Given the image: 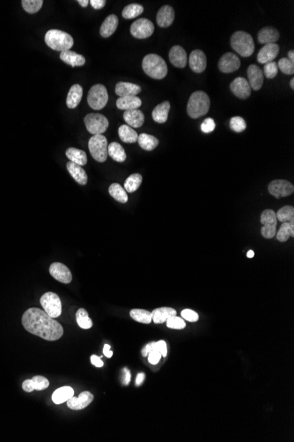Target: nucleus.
I'll list each match as a JSON object with an SVG mask.
<instances>
[{
    "instance_id": "27",
    "label": "nucleus",
    "mask_w": 294,
    "mask_h": 442,
    "mask_svg": "<svg viewBox=\"0 0 294 442\" xmlns=\"http://www.w3.org/2000/svg\"><path fill=\"white\" fill-rule=\"evenodd\" d=\"M66 168L68 169L69 173L73 177V179L79 185L85 186L87 183V175L85 169L81 166L76 164H73L72 162H68L66 164Z\"/></svg>"
},
{
    "instance_id": "42",
    "label": "nucleus",
    "mask_w": 294,
    "mask_h": 442,
    "mask_svg": "<svg viewBox=\"0 0 294 442\" xmlns=\"http://www.w3.org/2000/svg\"><path fill=\"white\" fill-rule=\"evenodd\" d=\"M76 320L80 328L83 329H89L93 327V321L90 319L87 311L84 308H80L76 313Z\"/></svg>"
},
{
    "instance_id": "22",
    "label": "nucleus",
    "mask_w": 294,
    "mask_h": 442,
    "mask_svg": "<svg viewBox=\"0 0 294 442\" xmlns=\"http://www.w3.org/2000/svg\"><path fill=\"white\" fill-rule=\"evenodd\" d=\"M115 91L119 97L137 96L141 92V87L131 82H120L116 85Z\"/></svg>"
},
{
    "instance_id": "47",
    "label": "nucleus",
    "mask_w": 294,
    "mask_h": 442,
    "mask_svg": "<svg viewBox=\"0 0 294 442\" xmlns=\"http://www.w3.org/2000/svg\"><path fill=\"white\" fill-rule=\"evenodd\" d=\"M277 73H278V67L275 61L269 62L267 64H265L263 67V76H265L267 79H274L277 75Z\"/></svg>"
},
{
    "instance_id": "28",
    "label": "nucleus",
    "mask_w": 294,
    "mask_h": 442,
    "mask_svg": "<svg viewBox=\"0 0 294 442\" xmlns=\"http://www.w3.org/2000/svg\"><path fill=\"white\" fill-rule=\"evenodd\" d=\"M83 96V87L75 84L69 90L68 96L66 99V105L69 109H75L81 102Z\"/></svg>"
},
{
    "instance_id": "34",
    "label": "nucleus",
    "mask_w": 294,
    "mask_h": 442,
    "mask_svg": "<svg viewBox=\"0 0 294 442\" xmlns=\"http://www.w3.org/2000/svg\"><path fill=\"white\" fill-rule=\"evenodd\" d=\"M137 142L141 148L145 151L154 150L158 145V139L147 133H141L140 135H138Z\"/></svg>"
},
{
    "instance_id": "44",
    "label": "nucleus",
    "mask_w": 294,
    "mask_h": 442,
    "mask_svg": "<svg viewBox=\"0 0 294 442\" xmlns=\"http://www.w3.org/2000/svg\"><path fill=\"white\" fill-rule=\"evenodd\" d=\"M23 9L28 14H36L39 12L43 5L42 0H22Z\"/></svg>"
},
{
    "instance_id": "40",
    "label": "nucleus",
    "mask_w": 294,
    "mask_h": 442,
    "mask_svg": "<svg viewBox=\"0 0 294 442\" xmlns=\"http://www.w3.org/2000/svg\"><path fill=\"white\" fill-rule=\"evenodd\" d=\"M143 12H144L143 5L139 4H131L125 6L124 9L122 10V15L123 18L131 20L138 17L143 14Z\"/></svg>"
},
{
    "instance_id": "20",
    "label": "nucleus",
    "mask_w": 294,
    "mask_h": 442,
    "mask_svg": "<svg viewBox=\"0 0 294 442\" xmlns=\"http://www.w3.org/2000/svg\"><path fill=\"white\" fill-rule=\"evenodd\" d=\"M249 86L251 89L259 90L263 87V73L259 66L255 64H250L248 69Z\"/></svg>"
},
{
    "instance_id": "49",
    "label": "nucleus",
    "mask_w": 294,
    "mask_h": 442,
    "mask_svg": "<svg viewBox=\"0 0 294 442\" xmlns=\"http://www.w3.org/2000/svg\"><path fill=\"white\" fill-rule=\"evenodd\" d=\"M35 390H43L50 386V381L43 376H35L32 379Z\"/></svg>"
},
{
    "instance_id": "57",
    "label": "nucleus",
    "mask_w": 294,
    "mask_h": 442,
    "mask_svg": "<svg viewBox=\"0 0 294 442\" xmlns=\"http://www.w3.org/2000/svg\"><path fill=\"white\" fill-rule=\"evenodd\" d=\"M91 362L96 367H102L103 365H104V363L100 359V358L95 355H93L91 357Z\"/></svg>"
},
{
    "instance_id": "29",
    "label": "nucleus",
    "mask_w": 294,
    "mask_h": 442,
    "mask_svg": "<svg viewBox=\"0 0 294 442\" xmlns=\"http://www.w3.org/2000/svg\"><path fill=\"white\" fill-rule=\"evenodd\" d=\"M142 105V101L137 96H124L119 97L117 101V107L123 110H132L138 109Z\"/></svg>"
},
{
    "instance_id": "41",
    "label": "nucleus",
    "mask_w": 294,
    "mask_h": 442,
    "mask_svg": "<svg viewBox=\"0 0 294 442\" xmlns=\"http://www.w3.org/2000/svg\"><path fill=\"white\" fill-rule=\"evenodd\" d=\"M130 315L132 319L136 320L140 323L149 324L153 321L152 319V313L149 311L143 310V309H133L131 311Z\"/></svg>"
},
{
    "instance_id": "26",
    "label": "nucleus",
    "mask_w": 294,
    "mask_h": 442,
    "mask_svg": "<svg viewBox=\"0 0 294 442\" xmlns=\"http://www.w3.org/2000/svg\"><path fill=\"white\" fill-rule=\"evenodd\" d=\"M118 23H119V21H118L117 15H115V14L109 15L107 18L105 19L104 21L100 26V36L104 38L111 37L114 33L116 32L118 27Z\"/></svg>"
},
{
    "instance_id": "52",
    "label": "nucleus",
    "mask_w": 294,
    "mask_h": 442,
    "mask_svg": "<svg viewBox=\"0 0 294 442\" xmlns=\"http://www.w3.org/2000/svg\"><path fill=\"white\" fill-rule=\"evenodd\" d=\"M154 350L158 351L162 357H166L167 354H168V347H167V343H166V342H164V341L155 342Z\"/></svg>"
},
{
    "instance_id": "12",
    "label": "nucleus",
    "mask_w": 294,
    "mask_h": 442,
    "mask_svg": "<svg viewBox=\"0 0 294 442\" xmlns=\"http://www.w3.org/2000/svg\"><path fill=\"white\" fill-rule=\"evenodd\" d=\"M269 192L276 199L284 198L293 194L294 191V185L285 179H276L270 183L268 187Z\"/></svg>"
},
{
    "instance_id": "53",
    "label": "nucleus",
    "mask_w": 294,
    "mask_h": 442,
    "mask_svg": "<svg viewBox=\"0 0 294 442\" xmlns=\"http://www.w3.org/2000/svg\"><path fill=\"white\" fill-rule=\"evenodd\" d=\"M148 361H149V363H151L152 365H157L159 360H160V358H161V354L158 352V351H156V350H154V351H151L149 354H148Z\"/></svg>"
},
{
    "instance_id": "18",
    "label": "nucleus",
    "mask_w": 294,
    "mask_h": 442,
    "mask_svg": "<svg viewBox=\"0 0 294 442\" xmlns=\"http://www.w3.org/2000/svg\"><path fill=\"white\" fill-rule=\"evenodd\" d=\"M94 401L93 394L88 391L82 392L78 397H72L67 401V406L71 410H83Z\"/></svg>"
},
{
    "instance_id": "25",
    "label": "nucleus",
    "mask_w": 294,
    "mask_h": 442,
    "mask_svg": "<svg viewBox=\"0 0 294 442\" xmlns=\"http://www.w3.org/2000/svg\"><path fill=\"white\" fill-rule=\"evenodd\" d=\"M60 60L64 63L71 65L72 67L75 66H82L86 63V59L82 55L78 54L75 51L72 50H65L60 53Z\"/></svg>"
},
{
    "instance_id": "23",
    "label": "nucleus",
    "mask_w": 294,
    "mask_h": 442,
    "mask_svg": "<svg viewBox=\"0 0 294 442\" xmlns=\"http://www.w3.org/2000/svg\"><path fill=\"white\" fill-rule=\"evenodd\" d=\"M123 119L129 126L138 128L141 127L145 122V115L138 109L125 110Z\"/></svg>"
},
{
    "instance_id": "30",
    "label": "nucleus",
    "mask_w": 294,
    "mask_h": 442,
    "mask_svg": "<svg viewBox=\"0 0 294 442\" xmlns=\"http://www.w3.org/2000/svg\"><path fill=\"white\" fill-rule=\"evenodd\" d=\"M176 315V311L171 307H160L152 312V319L155 324H161Z\"/></svg>"
},
{
    "instance_id": "32",
    "label": "nucleus",
    "mask_w": 294,
    "mask_h": 442,
    "mask_svg": "<svg viewBox=\"0 0 294 442\" xmlns=\"http://www.w3.org/2000/svg\"><path fill=\"white\" fill-rule=\"evenodd\" d=\"M65 155L70 160V162L78 164L81 167L83 165H86L87 163V155L85 151L78 149L75 147H70L65 152Z\"/></svg>"
},
{
    "instance_id": "9",
    "label": "nucleus",
    "mask_w": 294,
    "mask_h": 442,
    "mask_svg": "<svg viewBox=\"0 0 294 442\" xmlns=\"http://www.w3.org/2000/svg\"><path fill=\"white\" fill-rule=\"evenodd\" d=\"M87 131L93 135L102 134L109 127V120L103 115L98 113H90L86 115L84 119Z\"/></svg>"
},
{
    "instance_id": "36",
    "label": "nucleus",
    "mask_w": 294,
    "mask_h": 442,
    "mask_svg": "<svg viewBox=\"0 0 294 442\" xmlns=\"http://www.w3.org/2000/svg\"><path fill=\"white\" fill-rule=\"evenodd\" d=\"M277 240L286 242L290 237H294V219L288 223H282L279 231L276 233Z\"/></svg>"
},
{
    "instance_id": "2",
    "label": "nucleus",
    "mask_w": 294,
    "mask_h": 442,
    "mask_svg": "<svg viewBox=\"0 0 294 442\" xmlns=\"http://www.w3.org/2000/svg\"><path fill=\"white\" fill-rule=\"evenodd\" d=\"M211 106V100L208 95L204 91H196L190 96L187 112L190 118L198 119L208 113Z\"/></svg>"
},
{
    "instance_id": "61",
    "label": "nucleus",
    "mask_w": 294,
    "mask_h": 442,
    "mask_svg": "<svg viewBox=\"0 0 294 442\" xmlns=\"http://www.w3.org/2000/svg\"><path fill=\"white\" fill-rule=\"evenodd\" d=\"M78 3L81 5L82 7H86L89 4V1L88 0H78Z\"/></svg>"
},
{
    "instance_id": "60",
    "label": "nucleus",
    "mask_w": 294,
    "mask_h": 442,
    "mask_svg": "<svg viewBox=\"0 0 294 442\" xmlns=\"http://www.w3.org/2000/svg\"><path fill=\"white\" fill-rule=\"evenodd\" d=\"M144 379H145V374H137V379H136L137 387H138V386H140L141 384H142V383H143V381H144Z\"/></svg>"
},
{
    "instance_id": "7",
    "label": "nucleus",
    "mask_w": 294,
    "mask_h": 442,
    "mask_svg": "<svg viewBox=\"0 0 294 442\" xmlns=\"http://www.w3.org/2000/svg\"><path fill=\"white\" fill-rule=\"evenodd\" d=\"M109 101L107 88L102 84H96L91 87L87 95V103L92 109L100 110L104 108Z\"/></svg>"
},
{
    "instance_id": "17",
    "label": "nucleus",
    "mask_w": 294,
    "mask_h": 442,
    "mask_svg": "<svg viewBox=\"0 0 294 442\" xmlns=\"http://www.w3.org/2000/svg\"><path fill=\"white\" fill-rule=\"evenodd\" d=\"M279 53V45L276 43L265 44L257 54V61L260 64H267L276 59Z\"/></svg>"
},
{
    "instance_id": "35",
    "label": "nucleus",
    "mask_w": 294,
    "mask_h": 442,
    "mask_svg": "<svg viewBox=\"0 0 294 442\" xmlns=\"http://www.w3.org/2000/svg\"><path fill=\"white\" fill-rule=\"evenodd\" d=\"M74 395V391L71 387H63L57 389L52 395V401L56 404H61L68 401Z\"/></svg>"
},
{
    "instance_id": "13",
    "label": "nucleus",
    "mask_w": 294,
    "mask_h": 442,
    "mask_svg": "<svg viewBox=\"0 0 294 442\" xmlns=\"http://www.w3.org/2000/svg\"><path fill=\"white\" fill-rule=\"evenodd\" d=\"M240 60L235 53L227 52L223 55L218 61V69L222 73H234L240 68Z\"/></svg>"
},
{
    "instance_id": "8",
    "label": "nucleus",
    "mask_w": 294,
    "mask_h": 442,
    "mask_svg": "<svg viewBox=\"0 0 294 442\" xmlns=\"http://www.w3.org/2000/svg\"><path fill=\"white\" fill-rule=\"evenodd\" d=\"M41 306L47 315L56 319L62 314V302L54 292H46L40 299Z\"/></svg>"
},
{
    "instance_id": "50",
    "label": "nucleus",
    "mask_w": 294,
    "mask_h": 442,
    "mask_svg": "<svg viewBox=\"0 0 294 442\" xmlns=\"http://www.w3.org/2000/svg\"><path fill=\"white\" fill-rule=\"evenodd\" d=\"M215 127H216V124L212 118L205 119L201 125V130L204 133H210V132H213Z\"/></svg>"
},
{
    "instance_id": "64",
    "label": "nucleus",
    "mask_w": 294,
    "mask_h": 442,
    "mask_svg": "<svg viewBox=\"0 0 294 442\" xmlns=\"http://www.w3.org/2000/svg\"><path fill=\"white\" fill-rule=\"evenodd\" d=\"M290 86H291V87H292V88H293V89H294V78H293V79H292V80H291V82H290Z\"/></svg>"
},
{
    "instance_id": "4",
    "label": "nucleus",
    "mask_w": 294,
    "mask_h": 442,
    "mask_svg": "<svg viewBox=\"0 0 294 442\" xmlns=\"http://www.w3.org/2000/svg\"><path fill=\"white\" fill-rule=\"evenodd\" d=\"M44 40L46 44L49 46L50 49L61 52L71 50L74 43L73 37L71 35L59 29L49 30L46 33Z\"/></svg>"
},
{
    "instance_id": "6",
    "label": "nucleus",
    "mask_w": 294,
    "mask_h": 442,
    "mask_svg": "<svg viewBox=\"0 0 294 442\" xmlns=\"http://www.w3.org/2000/svg\"><path fill=\"white\" fill-rule=\"evenodd\" d=\"M108 140L102 134L93 135L88 142L91 155L99 163H104L108 158Z\"/></svg>"
},
{
    "instance_id": "45",
    "label": "nucleus",
    "mask_w": 294,
    "mask_h": 442,
    "mask_svg": "<svg viewBox=\"0 0 294 442\" xmlns=\"http://www.w3.org/2000/svg\"><path fill=\"white\" fill-rule=\"evenodd\" d=\"M277 67L282 73L287 75H293L294 73V63L286 58H283L278 61Z\"/></svg>"
},
{
    "instance_id": "43",
    "label": "nucleus",
    "mask_w": 294,
    "mask_h": 442,
    "mask_svg": "<svg viewBox=\"0 0 294 442\" xmlns=\"http://www.w3.org/2000/svg\"><path fill=\"white\" fill-rule=\"evenodd\" d=\"M276 215L277 221L281 223H288L294 219V208L292 206H285L277 211Z\"/></svg>"
},
{
    "instance_id": "15",
    "label": "nucleus",
    "mask_w": 294,
    "mask_h": 442,
    "mask_svg": "<svg viewBox=\"0 0 294 442\" xmlns=\"http://www.w3.org/2000/svg\"><path fill=\"white\" fill-rule=\"evenodd\" d=\"M230 89L233 94L240 99H247L251 95V87L249 82L243 77L235 79L230 85Z\"/></svg>"
},
{
    "instance_id": "31",
    "label": "nucleus",
    "mask_w": 294,
    "mask_h": 442,
    "mask_svg": "<svg viewBox=\"0 0 294 442\" xmlns=\"http://www.w3.org/2000/svg\"><path fill=\"white\" fill-rule=\"evenodd\" d=\"M169 110H170L169 102H163L157 105L153 110V119L156 123L163 124L167 122Z\"/></svg>"
},
{
    "instance_id": "16",
    "label": "nucleus",
    "mask_w": 294,
    "mask_h": 442,
    "mask_svg": "<svg viewBox=\"0 0 294 442\" xmlns=\"http://www.w3.org/2000/svg\"><path fill=\"white\" fill-rule=\"evenodd\" d=\"M189 63L191 70L196 73L204 72L207 65L206 56L202 50H195L190 53Z\"/></svg>"
},
{
    "instance_id": "19",
    "label": "nucleus",
    "mask_w": 294,
    "mask_h": 442,
    "mask_svg": "<svg viewBox=\"0 0 294 442\" xmlns=\"http://www.w3.org/2000/svg\"><path fill=\"white\" fill-rule=\"evenodd\" d=\"M169 60L173 65L178 68H184L188 62V57L185 50L179 45L173 46L169 51Z\"/></svg>"
},
{
    "instance_id": "48",
    "label": "nucleus",
    "mask_w": 294,
    "mask_h": 442,
    "mask_svg": "<svg viewBox=\"0 0 294 442\" xmlns=\"http://www.w3.org/2000/svg\"><path fill=\"white\" fill-rule=\"evenodd\" d=\"M167 326L172 329H183L186 327V323L181 318L175 315L167 320Z\"/></svg>"
},
{
    "instance_id": "54",
    "label": "nucleus",
    "mask_w": 294,
    "mask_h": 442,
    "mask_svg": "<svg viewBox=\"0 0 294 442\" xmlns=\"http://www.w3.org/2000/svg\"><path fill=\"white\" fill-rule=\"evenodd\" d=\"M92 7L95 10H100L104 7L106 5V1L105 0H91L89 1Z\"/></svg>"
},
{
    "instance_id": "59",
    "label": "nucleus",
    "mask_w": 294,
    "mask_h": 442,
    "mask_svg": "<svg viewBox=\"0 0 294 442\" xmlns=\"http://www.w3.org/2000/svg\"><path fill=\"white\" fill-rule=\"evenodd\" d=\"M110 349H111V347L109 344H105L104 349H103V354L104 356H106L107 358H110L112 356H113V351H110Z\"/></svg>"
},
{
    "instance_id": "21",
    "label": "nucleus",
    "mask_w": 294,
    "mask_h": 442,
    "mask_svg": "<svg viewBox=\"0 0 294 442\" xmlns=\"http://www.w3.org/2000/svg\"><path fill=\"white\" fill-rule=\"evenodd\" d=\"M175 21V10L171 5H164L158 10L157 14V23L160 27H168L172 25Z\"/></svg>"
},
{
    "instance_id": "37",
    "label": "nucleus",
    "mask_w": 294,
    "mask_h": 442,
    "mask_svg": "<svg viewBox=\"0 0 294 442\" xmlns=\"http://www.w3.org/2000/svg\"><path fill=\"white\" fill-rule=\"evenodd\" d=\"M118 134L120 139L125 143H135L137 142L138 135L136 131H134L131 126L127 125H122L119 127Z\"/></svg>"
},
{
    "instance_id": "14",
    "label": "nucleus",
    "mask_w": 294,
    "mask_h": 442,
    "mask_svg": "<svg viewBox=\"0 0 294 442\" xmlns=\"http://www.w3.org/2000/svg\"><path fill=\"white\" fill-rule=\"evenodd\" d=\"M50 274L53 278L62 283H70L73 280V275L70 269L60 262H54L50 267Z\"/></svg>"
},
{
    "instance_id": "3",
    "label": "nucleus",
    "mask_w": 294,
    "mask_h": 442,
    "mask_svg": "<svg viewBox=\"0 0 294 442\" xmlns=\"http://www.w3.org/2000/svg\"><path fill=\"white\" fill-rule=\"evenodd\" d=\"M142 67L149 77L155 80H162L168 74L166 61L157 54L146 55L142 62Z\"/></svg>"
},
{
    "instance_id": "10",
    "label": "nucleus",
    "mask_w": 294,
    "mask_h": 442,
    "mask_svg": "<svg viewBox=\"0 0 294 442\" xmlns=\"http://www.w3.org/2000/svg\"><path fill=\"white\" fill-rule=\"evenodd\" d=\"M261 224H263L261 232L263 237L271 239L276 236L277 219L276 213L273 210H266L263 211L261 214Z\"/></svg>"
},
{
    "instance_id": "46",
    "label": "nucleus",
    "mask_w": 294,
    "mask_h": 442,
    "mask_svg": "<svg viewBox=\"0 0 294 442\" xmlns=\"http://www.w3.org/2000/svg\"><path fill=\"white\" fill-rule=\"evenodd\" d=\"M230 128L236 132H243L247 128V124L243 118L241 117H234L230 120Z\"/></svg>"
},
{
    "instance_id": "5",
    "label": "nucleus",
    "mask_w": 294,
    "mask_h": 442,
    "mask_svg": "<svg viewBox=\"0 0 294 442\" xmlns=\"http://www.w3.org/2000/svg\"><path fill=\"white\" fill-rule=\"evenodd\" d=\"M231 46L233 50L244 58L250 57L255 50L253 37L245 31H236L233 34Z\"/></svg>"
},
{
    "instance_id": "1",
    "label": "nucleus",
    "mask_w": 294,
    "mask_h": 442,
    "mask_svg": "<svg viewBox=\"0 0 294 442\" xmlns=\"http://www.w3.org/2000/svg\"><path fill=\"white\" fill-rule=\"evenodd\" d=\"M22 325L32 335L53 342L63 337V328L59 321L37 307L27 309L22 316Z\"/></svg>"
},
{
    "instance_id": "62",
    "label": "nucleus",
    "mask_w": 294,
    "mask_h": 442,
    "mask_svg": "<svg viewBox=\"0 0 294 442\" xmlns=\"http://www.w3.org/2000/svg\"><path fill=\"white\" fill-rule=\"evenodd\" d=\"M288 60H291L293 63H294V50H290L288 52Z\"/></svg>"
},
{
    "instance_id": "38",
    "label": "nucleus",
    "mask_w": 294,
    "mask_h": 442,
    "mask_svg": "<svg viewBox=\"0 0 294 442\" xmlns=\"http://www.w3.org/2000/svg\"><path fill=\"white\" fill-rule=\"evenodd\" d=\"M109 194L113 197L116 201L120 203H126L128 201V194L125 189L118 183H113L109 188Z\"/></svg>"
},
{
    "instance_id": "58",
    "label": "nucleus",
    "mask_w": 294,
    "mask_h": 442,
    "mask_svg": "<svg viewBox=\"0 0 294 442\" xmlns=\"http://www.w3.org/2000/svg\"><path fill=\"white\" fill-rule=\"evenodd\" d=\"M154 345H155V342H150L148 344H146V345L144 347L143 351H142V354H143V356H144V357H147L151 351H154Z\"/></svg>"
},
{
    "instance_id": "51",
    "label": "nucleus",
    "mask_w": 294,
    "mask_h": 442,
    "mask_svg": "<svg viewBox=\"0 0 294 442\" xmlns=\"http://www.w3.org/2000/svg\"><path fill=\"white\" fill-rule=\"evenodd\" d=\"M181 317L183 319L190 321V322H196L199 319V315H197L196 312L190 309H185V310L181 312Z\"/></svg>"
},
{
    "instance_id": "24",
    "label": "nucleus",
    "mask_w": 294,
    "mask_h": 442,
    "mask_svg": "<svg viewBox=\"0 0 294 442\" xmlns=\"http://www.w3.org/2000/svg\"><path fill=\"white\" fill-rule=\"evenodd\" d=\"M280 37L279 32L275 27H265L262 28L258 33V42L262 44H270L276 43Z\"/></svg>"
},
{
    "instance_id": "56",
    "label": "nucleus",
    "mask_w": 294,
    "mask_h": 442,
    "mask_svg": "<svg viewBox=\"0 0 294 442\" xmlns=\"http://www.w3.org/2000/svg\"><path fill=\"white\" fill-rule=\"evenodd\" d=\"M122 374H122L123 385H128L131 381V373L127 368H124V369H122Z\"/></svg>"
},
{
    "instance_id": "33",
    "label": "nucleus",
    "mask_w": 294,
    "mask_h": 442,
    "mask_svg": "<svg viewBox=\"0 0 294 442\" xmlns=\"http://www.w3.org/2000/svg\"><path fill=\"white\" fill-rule=\"evenodd\" d=\"M108 155L118 163L124 162L127 158L126 153L119 143L112 142L108 147Z\"/></svg>"
},
{
    "instance_id": "39",
    "label": "nucleus",
    "mask_w": 294,
    "mask_h": 442,
    "mask_svg": "<svg viewBox=\"0 0 294 442\" xmlns=\"http://www.w3.org/2000/svg\"><path fill=\"white\" fill-rule=\"evenodd\" d=\"M142 176H141L140 174L138 173H134L132 174L129 178H127L126 180H125V182H124V189H125V191L127 192H130V193H132V192H134V191H137L139 187L141 186V183H142Z\"/></svg>"
},
{
    "instance_id": "11",
    "label": "nucleus",
    "mask_w": 294,
    "mask_h": 442,
    "mask_svg": "<svg viewBox=\"0 0 294 442\" xmlns=\"http://www.w3.org/2000/svg\"><path fill=\"white\" fill-rule=\"evenodd\" d=\"M154 32V23L150 20L141 18L132 23L131 33L137 39H145L151 37Z\"/></svg>"
},
{
    "instance_id": "63",
    "label": "nucleus",
    "mask_w": 294,
    "mask_h": 442,
    "mask_svg": "<svg viewBox=\"0 0 294 442\" xmlns=\"http://www.w3.org/2000/svg\"><path fill=\"white\" fill-rule=\"evenodd\" d=\"M247 256H248L249 258H253L254 256H255V253H254V251H252V250H249V251L248 252Z\"/></svg>"
},
{
    "instance_id": "55",
    "label": "nucleus",
    "mask_w": 294,
    "mask_h": 442,
    "mask_svg": "<svg viewBox=\"0 0 294 442\" xmlns=\"http://www.w3.org/2000/svg\"><path fill=\"white\" fill-rule=\"evenodd\" d=\"M22 388L24 389V391H26V392L30 393L32 391H34L35 390V388H34V382H33V380L32 379H27V380H25L22 384Z\"/></svg>"
}]
</instances>
